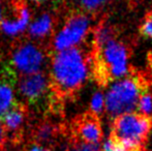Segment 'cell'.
Masks as SVG:
<instances>
[{"label":"cell","mask_w":152,"mask_h":151,"mask_svg":"<svg viewBox=\"0 0 152 151\" xmlns=\"http://www.w3.org/2000/svg\"><path fill=\"white\" fill-rule=\"evenodd\" d=\"M52 27V17L49 14H44L31 23L29 26V33L32 37H44L50 33Z\"/></svg>","instance_id":"obj_13"},{"label":"cell","mask_w":152,"mask_h":151,"mask_svg":"<svg viewBox=\"0 0 152 151\" xmlns=\"http://www.w3.org/2000/svg\"><path fill=\"white\" fill-rule=\"evenodd\" d=\"M65 151H102L99 144H86L68 140Z\"/></svg>","instance_id":"obj_14"},{"label":"cell","mask_w":152,"mask_h":151,"mask_svg":"<svg viewBox=\"0 0 152 151\" xmlns=\"http://www.w3.org/2000/svg\"><path fill=\"white\" fill-rule=\"evenodd\" d=\"M110 1L111 0H79V3L86 10H96L108 4Z\"/></svg>","instance_id":"obj_17"},{"label":"cell","mask_w":152,"mask_h":151,"mask_svg":"<svg viewBox=\"0 0 152 151\" xmlns=\"http://www.w3.org/2000/svg\"><path fill=\"white\" fill-rule=\"evenodd\" d=\"M5 149H6V147H5V148H4V149H2L1 151H6ZM10 151H16V150H10ZM18 151H19V150H18Z\"/></svg>","instance_id":"obj_23"},{"label":"cell","mask_w":152,"mask_h":151,"mask_svg":"<svg viewBox=\"0 0 152 151\" xmlns=\"http://www.w3.org/2000/svg\"><path fill=\"white\" fill-rule=\"evenodd\" d=\"M6 144H7V135L4 126L0 123V151L6 147Z\"/></svg>","instance_id":"obj_18"},{"label":"cell","mask_w":152,"mask_h":151,"mask_svg":"<svg viewBox=\"0 0 152 151\" xmlns=\"http://www.w3.org/2000/svg\"><path fill=\"white\" fill-rule=\"evenodd\" d=\"M152 118L142 113H126L113 119L110 138L129 151H146Z\"/></svg>","instance_id":"obj_4"},{"label":"cell","mask_w":152,"mask_h":151,"mask_svg":"<svg viewBox=\"0 0 152 151\" xmlns=\"http://www.w3.org/2000/svg\"><path fill=\"white\" fill-rule=\"evenodd\" d=\"M90 19L85 14H75L66 20L54 39V48L63 51L74 48L86 38L90 30Z\"/></svg>","instance_id":"obj_6"},{"label":"cell","mask_w":152,"mask_h":151,"mask_svg":"<svg viewBox=\"0 0 152 151\" xmlns=\"http://www.w3.org/2000/svg\"><path fill=\"white\" fill-rule=\"evenodd\" d=\"M28 151H52V150L50 148L42 147L40 145H37V144H32V146L29 148Z\"/></svg>","instance_id":"obj_19"},{"label":"cell","mask_w":152,"mask_h":151,"mask_svg":"<svg viewBox=\"0 0 152 151\" xmlns=\"http://www.w3.org/2000/svg\"><path fill=\"white\" fill-rule=\"evenodd\" d=\"M104 95H102V93L100 91H96L91 99L90 111L99 116L102 113V111H104Z\"/></svg>","instance_id":"obj_15"},{"label":"cell","mask_w":152,"mask_h":151,"mask_svg":"<svg viewBox=\"0 0 152 151\" xmlns=\"http://www.w3.org/2000/svg\"><path fill=\"white\" fill-rule=\"evenodd\" d=\"M91 57V75L102 87L125 77L132 69V67L129 66V47L116 38L98 50H92Z\"/></svg>","instance_id":"obj_2"},{"label":"cell","mask_w":152,"mask_h":151,"mask_svg":"<svg viewBox=\"0 0 152 151\" xmlns=\"http://www.w3.org/2000/svg\"><path fill=\"white\" fill-rule=\"evenodd\" d=\"M2 21V7L1 5H0V22Z\"/></svg>","instance_id":"obj_21"},{"label":"cell","mask_w":152,"mask_h":151,"mask_svg":"<svg viewBox=\"0 0 152 151\" xmlns=\"http://www.w3.org/2000/svg\"><path fill=\"white\" fill-rule=\"evenodd\" d=\"M17 76V73L10 64L3 66L0 71V121L17 103L14 97Z\"/></svg>","instance_id":"obj_9"},{"label":"cell","mask_w":152,"mask_h":151,"mask_svg":"<svg viewBox=\"0 0 152 151\" xmlns=\"http://www.w3.org/2000/svg\"><path fill=\"white\" fill-rule=\"evenodd\" d=\"M66 131L67 125L65 126L63 124H56L51 121L44 120L32 127L30 136L33 144L49 148V146L54 145L60 135H64L67 138Z\"/></svg>","instance_id":"obj_10"},{"label":"cell","mask_w":152,"mask_h":151,"mask_svg":"<svg viewBox=\"0 0 152 151\" xmlns=\"http://www.w3.org/2000/svg\"><path fill=\"white\" fill-rule=\"evenodd\" d=\"M33 1H35V2H44V1H46V0H33Z\"/></svg>","instance_id":"obj_22"},{"label":"cell","mask_w":152,"mask_h":151,"mask_svg":"<svg viewBox=\"0 0 152 151\" xmlns=\"http://www.w3.org/2000/svg\"><path fill=\"white\" fill-rule=\"evenodd\" d=\"M149 80L142 71L132 69L125 77L110 87L104 99L106 111L111 118L126 113H132L138 108L139 99L145 85Z\"/></svg>","instance_id":"obj_3"},{"label":"cell","mask_w":152,"mask_h":151,"mask_svg":"<svg viewBox=\"0 0 152 151\" xmlns=\"http://www.w3.org/2000/svg\"><path fill=\"white\" fill-rule=\"evenodd\" d=\"M30 21V12L26 6L19 7L17 12V19L12 20H2L0 22V28L7 35H17L26 29Z\"/></svg>","instance_id":"obj_11"},{"label":"cell","mask_w":152,"mask_h":151,"mask_svg":"<svg viewBox=\"0 0 152 151\" xmlns=\"http://www.w3.org/2000/svg\"><path fill=\"white\" fill-rule=\"evenodd\" d=\"M115 38H116L115 29L111 25H98L93 32V48L92 50H98V49L102 48L104 44H107L109 42L115 39Z\"/></svg>","instance_id":"obj_12"},{"label":"cell","mask_w":152,"mask_h":151,"mask_svg":"<svg viewBox=\"0 0 152 151\" xmlns=\"http://www.w3.org/2000/svg\"><path fill=\"white\" fill-rule=\"evenodd\" d=\"M28 108L23 103L17 101L2 119L7 135V143L18 145L24 139V124L28 117Z\"/></svg>","instance_id":"obj_8"},{"label":"cell","mask_w":152,"mask_h":151,"mask_svg":"<svg viewBox=\"0 0 152 151\" xmlns=\"http://www.w3.org/2000/svg\"><path fill=\"white\" fill-rule=\"evenodd\" d=\"M92 73L91 52L80 48L59 51L52 59L50 85L54 96L63 103L72 98L85 85Z\"/></svg>","instance_id":"obj_1"},{"label":"cell","mask_w":152,"mask_h":151,"mask_svg":"<svg viewBox=\"0 0 152 151\" xmlns=\"http://www.w3.org/2000/svg\"><path fill=\"white\" fill-rule=\"evenodd\" d=\"M149 67H150V69L152 71V53L149 55Z\"/></svg>","instance_id":"obj_20"},{"label":"cell","mask_w":152,"mask_h":151,"mask_svg":"<svg viewBox=\"0 0 152 151\" xmlns=\"http://www.w3.org/2000/svg\"><path fill=\"white\" fill-rule=\"evenodd\" d=\"M46 55L44 51L31 42H24L16 48L10 65L17 75L29 76L40 73Z\"/></svg>","instance_id":"obj_7"},{"label":"cell","mask_w":152,"mask_h":151,"mask_svg":"<svg viewBox=\"0 0 152 151\" xmlns=\"http://www.w3.org/2000/svg\"><path fill=\"white\" fill-rule=\"evenodd\" d=\"M140 33L142 36L152 39V12H149L143 20L140 26Z\"/></svg>","instance_id":"obj_16"},{"label":"cell","mask_w":152,"mask_h":151,"mask_svg":"<svg viewBox=\"0 0 152 151\" xmlns=\"http://www.w3.org/2000/svg\"><path fill=\"white\" fill-rule=\"evenodd\" d=\"M99 116L91 111L76 116L67 125L68 140L86 144H99L102 139Z\"/></svg>","instance_id":"obj_5"}]
</instances>
